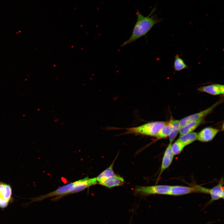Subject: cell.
Wrapping results in <instances>:
<instances>
[{
	"mask_svg": "<svg viewBox=\"0 0 224 224\" xmlns=\"http://www.w3.org/2000/svg\"><path fill=\"white\" fill-rule=\"evenodd\" d=\"M98 183L106 187L111 188L122 185L124 180L121 177L115 175L110 177L101 178L98 181Z\"/></svg>",
	"mask_w": 224,
	"mask_h": 224,
	"instance_id": "cell-8",
	"label": "cell"
},
{
	"mask_svg": "<svg viewBox=\"0 0 224 224\" xmlns=\"http://www.w3.org/2000/svg\"><path fill=\"white\" fill-rule=\"evenodd\" d=\"M73 184V182L68 184L59 187L55 190L47 194L32 198H31V202L41 201L46 198L53 197H56L53 199L54 200L59 199L62 197L68 194Z\"/></svg>",
	"mask_w": 224,
	"mask_h": 224,
	"instance_id": "cell-4",
	"label": "cell"
},
{
	"mask_svg": "<svg viewBox=\"0 0 224 224\" xmlns=\"http://www.w3.org/2000/svg\"><path fill=\"white\" fill-rule=\"evenodd\" d=\"M9 202H10L8 200L0 196V208H6L8 205Z\"/></svg>",
	"mask_w": 224,
	"mask_h": 224,
	"instance_id": "cell-21",
	"label": "cell"
},
{
	"mask_svg": "<svg viewBox=\"0 0 224 224\" xmlns=\"http://www.w3.org/2000/svg\"><path fill=\"white\" fill-rule=\"evenodd\" d=\"M173 125L171 121L167 122L160 130L156 137L158 138H164L169 136L171 133Z\"/></svg>",
	"mask_w": 224,
	"mask_h": 224,
	"instance_id": "cell-14",
	"label": "cell"
},
{
	"mask_svg": "<svg viewBox=\"0 0 224 224\" xmlns=\"http://www.w3.org/2000/svg\"><path fill=\"white\" fill-rule=\"evenodd\" d=\"M224 85L219 84H214L200 87L198 90L201 92L207 93L209 94L217 95L224 94Z\"/></svg>",
	"mask_w": 224,
	"mask_h": 224,
	"instance_id": "cell-11",
	"label": "cell"
},
{
	"mask_svg": "<svg viewBox=\"0 0 224 224\" xmlns=\"http://www.w3.org/2000/svg\"><path fill=\"white\" fill-rule=\"evenodd\" d=\"M200 190L201 186H196L193 187L173 186H171L169 195L175 196L195 192H200Z\"/></svg>",
	"mask_w": 224,
	"mask_h": 224,
	"instance_id": "cell-7",
	"label": "cell"
},
{
	"mask_svg": "<svg viewBox=\"0 0 224 224\" xmlns=\"http://www.w3.org/2000/svg\"><path fill=\"white\" fill-rule=\"evenodd\" d=\"M185 146L179 140L176 141L171 145V149L174 155L180 153Z\"/></svg>",
	"mask_w": 224,
	"mask_h": 224,
	"instance_id": "cell-19",
	"label": "cell"
},
{
	"mask_svg": "<svg viewBox=\"0 0 224 224\" xmlns=\"http://www.w3.org/2000/svg\"><path fill=\"white\" fill-rule=\"evenodd\" d=\"M220 102H221L218 101L204 110L186 117L180 119L179 120L180 128L190 122L203 118L204 117L210 113L219 104Z\"/></svg>",
	"mask_w": 224,
	"mask_h": 224,
	"instance_id": "cell-6",
	"label": "cell"
},
{
	"mask_svg": "<svg viewBox=\"0 0 224 224\" xmlns=\"http://www.w3.org/2000/svg\"><path fill=\"white\" fill-rule=\"evenodd\" d=\"M155 10L156 7H154L146 16H143L139 12H137V21L132 34L129 39L121 44V47L132 43L145 36L155 25L162 21L161 19L159 18L156 15L154 14Z\"/></svg>",
	"mask_w": 224,
	"mask_h": 224,
	"instance_id": "cell-1",
	"label": "cell"
},
{
	"mask_svg": "<svg viewBox=\"0 0 224 224\" xmlns=\"http://www.w3.org/2000/svg\"><path fill=\"white\" fill-rule=\"evenodd\" d=\"M223 181L221 180L218 184L210 189L209 194L211 197V201L224 198Z\"/></svg>",
	"mask_w": 224,
	"mask_h": 224,
	"instance_id": "cell-12",
	"label": "cell"
},
{
	"mask_svg": "<svg viewBox=\"0 0 224 224\" xmlns=\"http://www.w3.org/2000/svg\"><path fill=\"white\" fill-rule=\"evenodd\" d=\"M98 183L96 178H89L88 177L73 182L68 194L81 192L86 189Z\"/></svg>",
	"mask_w": 224,
	"mask_h": 224,
	"instance_id": "cell-5",
	"label": "cell"
},
{
	"mask_svg": "<svg viewBox=\"0 0 224 224\" xmlns=\"http://www.w3.org/2000/svg\"><path fill=\"white\" fill-rule=\"evenodd\" d=\"M6 184L3 182H0V196L2 198L6 192Z\"/></svg>",
	"mask_w": 224,
	"mask_h": 224,
	"instance_id": "cell-20",
	"label": "cell"
},
{
	"mask_svg": "<svg viewBox=\"0 0 224 224\" xmlns=\"http://www.w3.org/2000/svg\"><path fill=\"white\" fill-rule=\"evenodd\" d=\"M171 144L172 143H170L164 153L162 161L159 176L161 175L166 169L170 166L173 160L174 155L171 149Z\"/></svg>",
	"mask_w": 224,
	"mask_h": 224,
	"instance_id": "cell-10",
	"label": "cell"
},
{
	"mask_svg": "<svg viewBox=\"0 0 224 224\" xmlns=\"http://www.w3.org/2000/svg\"><path fill=\"white\" fill-rule=\"evenodd\" d=\"M188 66L185 63L184 60L178 54L175 57L173 64V68L175 71H180L187 69Z\"/></svg>",
	"mask_w": 224,
	"mask_h": 224,
	"instance_id": "cell-16",
	"label": "cell"
},
{
	"mask_svg": "<svg viewBox=\"0 0 224 224\" xmlns=\"http://www.w3.org/2000/svg\"><path fill=\"white\" fill-rule=\"evenodd\" d=\"M197 134L195 132H190L180 135L178 138L185 146L193 142L197 139Z\"/></svg>",
	"mask_w": 224,
	"mask_h": 224,
	"instance_id": "cell-15",
	"label": "cell"
},
{
	"mask_svg": "<svg viewBox=\"0 0 224 224\" xmlns=\"http://www.w3.org/2000/svg\"><path fill=\"white\" fill-rule=\"evenodd\" d=\"M203 118L190 122L180 128L179 132L180 135L191 132L195 130L202 122Z\"/></svg>",
	"mask_w": 224,
	"mask_h": 224,
	"instance_id": "cell-13",
	"label": "cell"
},
{
	"mask_svg": "<svg viewBox=\"0 0 224 224\" xmlns=\"http://www.w3.org/2000/svg\"><path fill=\"white\" fill-rule=\"evenodd\" d=\"M114 162L113 161L108 168L102 172L96 177L97 182L98 180L101 178L110 177L116 175L113 170Z\"/></svg>",
	"mask_w": 224,
	"mask_h": 224,
	"instance_id": "cell-18",
	"label": "cell"
},
{
	"mask_svg": "<svg viewBox=\"0 0 224 224\" xmlns=\"http://www.w3.org/2000/svg\"><path fill=\"white\" fill-rule=\"evenodd\" d=\"M219 130L211 127H207L202 130L197 135V139L202 142H208L212 140Z\"/></svg>",
	"mask_w": 224,
	"mask_h": 224,
	"instance_id": "cell-9",
	"label": "cell"
},
{
	"mask_svg": "<svg viewBox=\"0 0 224 224\" xmlns=\"http://www.w3.org/2000/svg\"><path fill=\"white\" fill-rule=\"evenodd\" d=\"M171 122L173 125V128L172 132L169 136L170 143H172L179 132L180 127L179 120H174Z\"/></svg>",
	"mask_w": 224,
	"mask_h": 224,
	"instance_id": "cell-17",
	"label": "cell"
},
{
	"mask_svg": "<svg viewBox=\"0 0 224 224\" xmlns=\"http://www.w3.org/2000/svg\"><path fill=\"white\" fill-rule=\"evenodd\" d=\"M171 187L167 185L138 186L135 189V192L136 193L144 195L151 194L169 195Z\"/></svg>",
	"mask_w": 224,
	"mask_h": 224,
	"instance_id": "cell-3",
	"label": "cell"
},
{
	"mask_svg": "<svg viewBox=\"0 0 224 224\" xmlns=\"http://www.w3.org/2000/svg\"><path fill=\"white\" fill-rule=\"evenodd\" d=\"M167 122L163 121L149 122L139 126L127 128L126 133L156 136L160 130Z\"/></svg>",
	"mask_w": 224,
	"mask_h": 224,
	"instance_id": "cell-2",
	"label": "cell"
}]
</instances>
